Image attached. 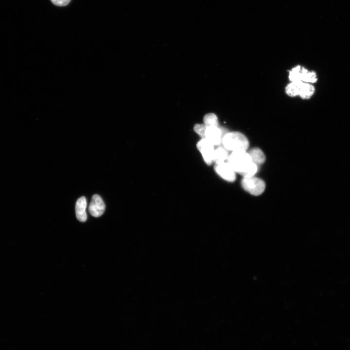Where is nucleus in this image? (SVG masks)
I'll list each match as a JSON object with an SVG mask.
<instances>
[{"mask_svg": "<svg viewBox=\"0 0 350 350\" xmlns=\"http://www.w3.org/2000/svg\"><path fill=\"white\" fill-rule=\"evenodd\" d=\"M235 172L245 177L253 176L258 171V165L253 163L246 151H233L227 160Z\"/></svg>", "mask_w": 350, "mask_h": 350, "instance_id": "obj_1", "label": "nucleus"}, {"mask_svg": "<svg viewBox=\"0 0 350 350\" xmlns=\"http://www.w3.org/2000/svg\"><path fill=\"white\" fill-rule=\"evenodd\" d=\"M222 144L228 151H246L249 145L246 137L239 132H227L224 136Z\"/></svg>", "mask_w": 350, "mask_h": 350, "instance_id": "obj_2", "label": "nucleus"}, {"mask_svg": "<svg viewBox=\"0 0 350 350\" xmlns=\"http://www.w3.org/2000/svg\"><path fill=\"white\" fill-rule=\"evenodd\" d=\"M315 90V88L311 84L301 81L291 82L285 88L286 93L289 96L299 95L303 99L310 98Z\"/></svg>", "mask_w": 350, "mask_h": 350, "instance_id": "obj_3", "label": "nucleus"}, {"mask_svg": "<svg viewBox=\"0 0 350 350\" xmlns=\"http://www.w3.org/2000/svg\"><path fill=\"white\" fill-rule=\"evenodd\" d=\"M289 78L291 82L301 81L310 84L315 83L317 79L314 71H309L300 66H297L290 71Z\"/></svg>", "mask_w": 350, "mask_h": 350, "instance_id": "obj_4", "label": "nucleus"}, {"mask_svg": "<svg viewBox=\"0 0 350 350\" xmlns=\"http://www.w3.org/2000/svg\"><path fill=\"white\" fill-rule=\"evenodd\" d=\"M243 189L253 195H261L264 191L265 184L261 179L254 177H243L241 181Z\"/></svg>", "mask_w": 350, "mask_h": 350, "instance_id": "obj_5", "label": "nucleus"}, {"mask_svg": "<svg viewBox=\"0 0 350 350\" xmlns=\"http://www.w3.org/2000/svg\"><path fill=\"white\" fill-rule=\"evenodd\" d=\"M196 146L205 163L209 165H211L213 162L214 146L204 138L197 142Z\"/></svg>", "mask_w": 350, "mask_h": 350, "instance_id": "obj_6", "label": "nucleus"}, {"mask_svg": "<svg viewBox=\"0 0 350 350\" xmlns=\"http://www.w3.org/2000/svg\"><path fill=\"white\" fill-rule=\"evenodd\" d=\"M219 126L206 128L205 138L214 146H220L224 135L227 133Z\"/></svg>", "mask_w": 350, "mask_h": 350, "instance_id": "obj_7", "label": "nucleus"}, {"mask_svg": "<svg viewBox=\"0 0 350 350\" xmlns=\"http://www.w3.org/2000/svg\"><path fill=\"white\" fill-rule=\"evenodd\" d=\"M214 170L221 178L227 181L233 182L236 179V172L227 161L215 164Z\"/></svg>", "mask_w": 350, "mask_h": 350, "instance_id": "obj_8", "label": "nucleus"}, {"mask_svg": "<svg viewBox=\"0 0 350 350\" xmlns=\"http://www.w3.org/2000/svg\"><path fill=\"white\" fill-rule=\"evenodd\" d=\"M105 210V205L100 195L95 194L92 196L88 211L91 215L95 217L101 216Z\"/></svg>", "mask_w": 350, "mask_h": 350, "instance_id": "obj_9", "label": "nucleus"}, {"mask_svg": "<svg viewBox=\"0 0 350 350\" xmlns=\"http://www.w3.org/2000/svg\"><path fill=\"white\" fill-rule=\"evenodd\" d=\"M87 204L86 198L84 196L80 197L76 202V216L77 219L82 222H86L87 219V214L86 211Z\"/></svg>", "mask_w": 350, "mask_h": 350, "instance_id": "obj_10", "label": "nucleus"}, {"mask_svg": "<svg viewBox=\"0 0 350 350\" xmlns=\"http://www.w3.org/2000/svg\"><path fill=\"white\" fill-rule=\"evenodd\" d=\"M228 150L223 146H219L214 150L213 162L220 164L226 162L229 156Z\"/></svg>", "mask_w": 350, "mask_h": 350, "instance_id": "obj_11", "label": "nucleus"}, {"mask_svg": "<svg viewBox=\"0 0 350 350\" xmlns=\"http://www.w3.org/2000/svg\"><path fill=\"white\" fill-rule=\"evenodd\" d=\"M252 162L257 165L262 164L265 160V156L263 152L258 148H253L248 153Z\"/></svg>", "mask_w": 350, "mask_h": 350, "instance_id": "obj_12", "label": "nucleus"}, {"mask_svg": "<svg viewBox=\"0 0 350 350\" xmlns=\"http://www.w3.org/2000/svg\"><path fill=\"white\" fill-rule=\"evenodd\" d=\"M203 122L206 128L218 126L217 117L215 114L212 113L206 114L203 118Z\"/></svg>", "mask_w": 350, "mask_h": 350, "instance_id": "obj_13", "label": "nucleus"}, {"mask_svg": "<svg viewBox=\"0 0 350 350\" xmlns=\"http://www.w3.org/2000/svg\"><path fill=\"white\" fill-rule=\"evenodd\" d=\"M194 131L199 136L205 138L206 127L204 124H196L193 127Z\"/></svg>", "mask_w": 350, "mask_h": 350, "instance_id": "obj_14", "label": "nucleus"}, {"mask_svg": "<svg viewBox=\"0 0 350 350\" xmlns=\"http://www.w3.org/2000/svg\"><path fill=\"white\" fill-rule=\"evenodd\" d=\"M71 0H51L55 5L58 6H65L67 5Z\"/></svg>", "mask_w": 350, "mask_h": 350, "instance_id": "obj_15", "label": "nucleus"}]
</instances>
